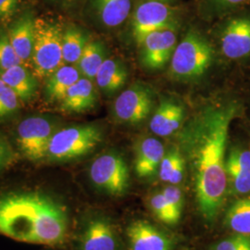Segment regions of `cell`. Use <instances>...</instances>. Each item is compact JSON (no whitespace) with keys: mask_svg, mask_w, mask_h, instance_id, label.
Segmentation results:
<instances>
[{"mask_svg":"<svg viewBox=\"0 0 250 250\" xmlns=\"http://www.w3.org/2000/svg\"><path fill=\"white\" fill-rule=\"evenodd\" d=\"M69 213L57 197L36 189L0 192V235L56 247L66 240Z\"/></svg>","mask_w":250,"mask_h":250,"instance_id":"7a4b0ae2","label":"cell"},{"mask_svg":"<svg viewBox=\"0 0 250 250\" xmlns=\"http://www.w3.org/2000/svg\"><path fill=\"white\" fill-rule=\"evenodd\" d=\"M162 194L165 197L166 201L175 211V213L181 217L183 206H184V197L181 189L171 185L170 187L164 188L162 191Z\"/></svg>","mask_w":250,"mask_h":250,"instance_id":"1f68e13d","label":"cell"},{"mask_svg":"<svg viewBox=\"0 0 250 250\" xmlns=\"http://www.w3.org/2000/svg\"><path fill=\"white\" fill-rule=\"evenodd\" d=\"M101 22L105 26H120L128 18L132 2L131 0H93Z\"/></svg>","mask_w":250,"mask_h":250,"instance_id":"7402d4cb","label":"cell"},{"mask_svg":"<svg viewBox=\"0 0 250 250\" xmlns=\"http://www.w3.org/2000/svg\"><path fill=\"white\" fill-rule=\"evenodd\" d=\"M165 155L164 146L160 140L146 137L136 146L134 169L139 178H150L159 171Z\"/></svg>","mask_w":250,"mask_h":250,"instance_id":"2e32d148","label":"cell"},{"mask_svg":"<svg viewBox=\"0 0 250 250\" xmlns=\"http://www.w3.org/2000/svg\"><path fill=\"white\" fill-rule=\"evenodd\" d=\"M89 177L95 188L109 196H123L130 186L128 165L116 152H107L95 159L90 166Z\"/></svg>","mask_w":250,"mask_h":250,"instance_id":"52a82bcc","label":"cell"},{"mask_svg":"<svg viewBox=\"0 0 250 250\" xmlns=\"http://www.w3.org/2000/svg\"><path fill=\"white\" fill-rule=\"evenodd\" d=\"M228 191L234 196L250 193V148L235 144L227 150L225 160Z\"/></svg>","mask_w":250,"mask_h":250,"instance_id":"4fadbf2b","label":"cell"},{"mask_svg":"<svg viewBox=\"0 0 250 250\" xmlns=\"http://www.w3.org/2000/svg\"><path fill=\"white\" fill-rule=\"evenodd\" d=\"M0 79L16 93L20 100L24 102L33 99L38 87L36 75L34 72L28 71L23 64L0 72Z\"/></svg>","mask_w":250,"mask_h":250,"instance_id":"d6986e66","label":"cell"},{"mask_svg":"<svg viewBox=\"0 0 250 250\" xmlns=\"http://www.w3.org/2000/svg\"><path fill=\"white\" fill-rule=\"evenodd\" d=\"M77 250H119V240L111 222L102 215H92L82 224Z\"/></svg>","mask_w":250,"mask_h":250,"instance_id":"8fae6325","label":"cell"},{"mask_svg":"<svg viewBox=\"0 0 250 250\" xmlns=\"http://www.w3.org/2000/svg\"><path fill=\"white\" fill-rule=\"evenodd\" d=\"M36 19L32 13L27 12L21 15L9 29L8 36L14 50L21 62L31 61L35 43Z\"/></svg>","mask_w":250,"mask_h":250,"instance_id":"e0dca14e","label":"cell"},{"mask_svg":"<svg viewBox=\"0 0 250 250\" xmlns=\"http://www.w3.org/2000/svg\"><path fill=\"white\" fill-rule=\"evenodd\" d=\"M176 45L175 28L153 32L139 45L141 64L149 71L161 70L171 60Z\"/></svg>","mask_w":250,"mask_h":250,"instance_id":"7c38bea8","label":"cell"},{"mask_svg":"<svg viewBox=\"0 0 250 250\" xmlns=\"http://www.w3.org/2000/svg\"><path fill=\"white\" fill-rule=\"evenodd\" d=\"M249 100H250V101H249V106H248V107H249V109H250V99H249Z\"/></svg>","mask_w":250,"mask_h":250,"instance_id":"e575fe53","label":"cell"},{"mask_svg":"<svg viewBox=\"0 0 250 250\" xmlns=\"http://www.w3.org/2000/svg\"><path fill=\"white\" fill-rule=\"evenodd\" d=\"M154 106L153 90L141 83L125 90L113 105V116L118 123L137 125L149 116Z\"/></svg>","mask_w":250,"mask_h":250,"instance_id":"9c48e42d","label":"cell"},{"mask_svg":"<svg viewBox=\"0 0 250 250\" xmlns=\"http://www.w3.org/2000/svg\"><path fill=\"white\" fill-rule=\"evenodd\" d=\"M250 248V235L235 233V235L220 242L215 250H249Z\"/></svg>","mask_w":250,"mask_h":250,"instance_id":"4dcf8cb0","label":"cell"},{"mask_svg":"<svg viewBox=\"0 0 250 250\" xmlns=\"http://www.w3.org/2000/svg\"><path fill=\"white\" fill-rule=\"evenodd\" d=\"M131 250H171L170 237L145 221H134L127 228Z\"/></svg>","mask_w":250,"mask_h":250,"instance_id":"5bb4252c","label":"cell"},{"mask_svg":"<svg viewBox=\"0 0 250 250\" xmlns=\"http://www.w3.org/2000/svg\"><path fill=\"white\" fill-rule=\"evenodd\" d=\"M19 100L16 93L0 79V119L16 112L19 108Z\"/></svg>","mask_w":250,"mask_h":250,"instance_id":"f1b7e54d","label":"cell"},{"mask_svg":"<svg viewBox=\"0 0 250 250\" xmlns=\"http://www.w3.org/2000/svg\"><path fill=\"white\" fill-rule=\"evenodd\" d=\"M149 205L153 214L161 223L166 224H175L180 221V216L175 213L172 208L166 201L162 192L156 193L150 197Z\"/></svg>","mask_w":250,"mask_h":250,"instance_id":"4316f807","label":"cell"},{"mask_svg":"<svg viewBox=\"0 0 250 250\" xmlns=\"http://www.w3.org/2000/svg\"><path fill=\"white\" fill-rule=\"evenodd\" d=\"M20 0H0V20L10 18L18 8Z\"/></svg>","mask_w":250,"mask_h":250,"instance_id":"836d02e7","label":"cell"},{"mask_svg":"<svg viewBox=\"0 0 250 250\" xmlns=\"http://www.w3.org/2000/svg\"><path fill=\"white\" fill-rule=\"evenodd\" d=\"M14 161V153L9 143L0 137V171L6 168Z\"/></svg>","mask_w":250,"mask_h":250,"instance_id":"d6a6232c","label":"cell"},{"mask_svg":"<svg viewBox=\"0 0 250 250\" xmlns=\"http://www.w3.org/2000/svg\"><path fill=\"white\" fill-rule=\"evenodd\" d=\"M19 64L23 63L11 45L8 34L0 32V72L7 71Z\"/></svg>","mask_w":250,"mask_h":250,"instance_id":"83f0119b","label":"cell"},{"mask_svg":"<svg viewBox=\"0 0 250 250\" xmlns=\"http://www.w3.org/2000/svg\"><path fill=\"white\" fill-rule=\"evenodd\" d=\"M62 36V28L60 24L43 19H36L35 43L31 62L36 78L49 77L64 64Z\"/></svg>","mask_w":250,"mask_h":250,"instance_id":"5b68a950","label":"cell"},{"mask_svg":"<svg viewBox=\"0 0 250 250\" xmlns=\"http://www.w3.org/2000/svg\"><path fill=\"white\" fill-rule=\"evenodd\" d=\"M250 3V0H209L211 8L221 14H231L246 8Z\"/></svg>","mask_w":250,"mask_h":250,"instance_id":"f546056e","label":"cell"},{"mask_svg":"<svg viewBox=\"0 0 250 250\" xmlns=\"http://www.w3.org/2000/svg\"><path fill=\"white\" fill-rule=\"evenodd\" d=\"M131 27L134 40L139 45L153 32L176 28L175 11L161 1L147 0L135 10Z\"/></svg>","mask_w":250,"mask_h":250,"instance_id":"30bf717a","label":"cell"},{"mask_svg":"<svg viewBox=\"0 0 250 250\" xmlns=\"http://www.w3.org/2000/svg\"><path fill=\"white\" fill-rule=\"evenodd\" d=\"M95 80L103 93L113 95L125 86L128 80V70L123 62L116 59H106Z\"/></svg>","mask_w":250,"mask_h":250,"instance_id":"ffe728a7","label":"cell"},{"mask_svg":"<svg viewBox=\"0 0 250 250\" xmlns=\"http://www.w3.org/2000/svg\"><path fill=\"white\" fill-rule=\"evenodd\" d=\"M243 104L232 97L202 107L184 129L181 140L192 162L198 208L207 221L218 216L228 192L225 160L232 122Z\"/></svg>","mask_w":250,"mask_h":250,"instance_id":"6da1fadb","label":"cell"},{"mask_svg":"<svg viewBox=\"0 0 250 250\" xmlns=\"http://www.w3.org/2000/svg\"><path fill=\"white\" fill-rule=\"evenodd\" d=\"M99 126L75 125L56 131L48 146L46 159L52 162H68L93 151L102 142Z\"/></svg>","mask_w":250,"mask_h":250,"instance_id":"277c9868","label":"cell"},{"mask_svg":"<svg viewBox=\"0 0 250 250\" xmlns=\"http://www.w3.org/2000/svg\"><path fill=\"white\" fill-rule=\"evenodd\" d=\"M156 1H161V2H162V1H164V0H156Z\"/></svg>","mask_w":250,"mask_h":250,"instance_id":"d590c367","label":"cell"},{"mask_svg":"<svg viewBox=\"0 0 250 250\" xmlns=\"http://www.w3.org/2000/svg\"><path fill=\"white\" fill-rule=\"evenodd\" d=\"M185 107L173 99H161L154 112L149 127L153 134L159 136H169L176 133L184 124Z\"/></svg>","mask_w":250,"mask_h":250,"instance_id":"9a60e30c","label":"cell"},{"mask_svg":"<svg viewBox=\"0 0 250 250\" xmlns=\"http://www.w3.org/2000/svg\"><path fill=\"white\" fill-rule=\"evenodd\" d=\"M87 39L83 33L76 27H69L63 31L62 55L63 62L67 64H77Z\"/></svg>","mask_w":250,"mask_h":250,"instance_id":"484cf974","label":"cell"},{"mask_svg":"<svg viewBox=\"0 0 250 250\" xmlns=\"http://www.w3.org/2000/svg\"><path fill=\"white\" fill-rule=\"evenodd\" d=\"M105 60L106 52L103 44L99 41H87L77 63V68L82 77L95 80L99 68Z\"/></svg>","mask_w":250,"mask_h":250,"instance_id":"603a6c76","label":"cell"},{"mask_svg":"<svg viewBox=\"0 0 250 250\" xmlns=\"http://www.w3.org/2000/svg\"><path fill=\"white\" fill-rule=\"evenodd\" d=\"M186 161L177 147H173L165 153L159 169V176L162 182L175 186L180 184L185 174Z\"/></svg>","mask_w":250,"mask_h":250,"instance_id":"d4e9b609","label":"cell"},{"mask_svg":"<svg viewBox=\"0 0 250 250\" xmlns=\"http://www.w3.org/2000/svg\"><path fill=\"white\" fill-rule=\"evenodd\" d=\"M214 59L212 45L195 29H191L176 45L170 60V73L178 81H194L202 77Z\"/></svg>","mask_w":250,"mask_h":250,"instance_id":"3957f363","label":"cell"},{"mask_svg":"<svg viewBox=\"0 0 250 250\" xmlns=\"http://www.w3.org/2000/svg\"><path fill=\"white\" fill-rule=\"evenodd\" d=\"M55 132V126L49 120L42 117L27 118L21 122L17 129L19 149L29 161L45 160Z\"/></svg>","mask_w":250,"mask_h":250,"instance_id":"ba28073f","label":"cell"},{"mask_svg":"<svg viewBox=\"0 0 250 250\" xmlns=\"http://www.w3.org/2000/svg\"><path fill=\"white\" fill-rule=\"evenodd\" d=\"M249 250H250V249H249Z\"/></svg>","mask_w":250,"mask_h":250,"instance_id":"8d00e7d4","label":"cell"},{"mask_svg":"<svg viewBox=\"0 0 250 250\" xmlns=\"http://www.w3.org/2000/svg\"><path fill=\"white\" fill-rule=\"evenodd\" d=\"M98 102V94L93 81L81 77L61 101V109L64 112L82 113L94 108Z\"/></svg>","mask_w":250,"mask_h":250,"instance_id":"ac0fdd59","label":"cell"},{"mask_svg":"<svg viewBox=\"0 0 250 250\" xmlns=\"http://www.w3.org/2000/svg\"><path fill=\"white\" fill-rule=\"evenodd\" d=\"M224 222L232 232L250 235V197L234 201L227 209Z\"/></svg>","mask_w":250,"mask_h":250,"instance_id":"cb8c5ba5","label":"cell"},{"mask_svg":"<svg viewBox=\"0 0 250 250\" xmlns=\"http://www.w3.org/2000/svg\"><path fill=\"white\" fill-rule=\"evenodd\" d=\"M82 77L77 67L63 64L61 68L47 77L45 91L50 101L61 102L68 90Z\"/></svg>","mask_w":250,"mask_h":250,"instance_id":"44dd1931","label":"cell"},{"mask_svg":"<svg viewBox=\"0 0 250 250\" xmlns=\"http://www.w3.org/2000/svg\"><path fill=\"white\" fill-rule=\"evenodd\" d=\"M228 15L219 35L221 53L231 62H250V10L244 8Z\"/></svg>","mask_w":250,"mask_h":250,"instance_id":"8992f818","label":"cell"}]
</instances>
